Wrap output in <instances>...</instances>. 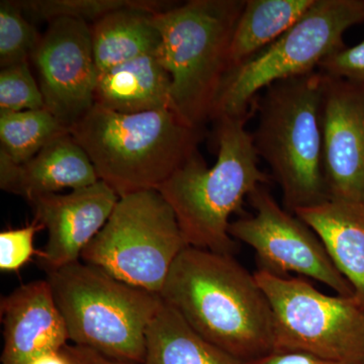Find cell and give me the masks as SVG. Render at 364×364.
Listing matches in <instances>:
<instances>
[{
  "label": "cell",
  "mask_w": 364,
  "mask_h": 364,
  "mask_svg": "<svg viewBox=\"0 0 364 364\" xmlns=\"http://www.w3.org/2000/svg\"><path fill=\"white\" fill-rule=\"evenodd\" d=\"M160 296L200 336L243 363L274 350L267 294L233 255L188 246Z\"/></svg>",
  "instance_id": "obj_1"
},
{
  "label": "cell",
  "mask_w": 364,
  "mask_h": 364,
  "mask_svg": "<svg viewBox=\"0 0 364 364\" xmlns=\"http://www.w3.org/2000/svg\"><path fill=\"white\" fill-rule=\"evenodd\" d=\"M243 116H223L217 123V162L212 167L196 152L157 191L173 210L191 247L233 255L236 241L230 236V217L258 186L268 183L259 168L252 135Z\"/></svg>",
  "instance_id": "obj_2"
},
{
  "label": "cell",
  "mask_w": 364,
  "mask_h": 364,
  "mask_svg": "<svg viewBox=\"0 0 364 364\" xmlns=\"http://www.w3.org/2000/svg\"><path fill=\"white\" fill-rule=\"evenodd\" d=\"M100 181L122 198L157 191L198 152L203 129L173 109L121 114L95 105L70 128Z\"/></svg>",
  "instance_id": "obj_3"
},
{
  "label": "cell",
  "mask_w": 364,
  "mask_h": 364,
  "mask_svg": "<svg viewBox=\"0 0 364 364\" xmlns=\"http://www.w3.org/2000/svg\"><path fill=\"white\" fill-rule=\"evenodd\" d=\"M325 75L318 70L277 81L254 100L252 135L258 157L272 170L284 208L316 207L329 200L323 171L321 124Z\"/></svg>",
  "instance_id": "obj_4"
},
{
  "label": "cell",
  "mask_w": 364,
  "mask_h": 364,
  "mask_svg": "<svg viewBox=\"0 0 364 364\" xmlns=\"http://www.w3.org/2000/svg\"><path fill=\"white\" fill-rule=\"evenodd\" d=\"M245 0H191L153 14L160 33L158 58L171 77L173 111L191 126L213 121L231 70L230 51Z\"/></svg>",
  "instance_id": "obj_5"
},
{
  "label": "cell",
  "mask_w": 364,
  "mask_h": 364,
  "mask_svg": "<svg viewBox=\"0 0 364 364\" xmlns=\"http://www.w3.org/2000/svg\"><path fill=\"white\" fill-rule=\"evenodd\" d=\"M46 279L71 344L116 360L145 363L146 334L163 305L160 294L83 261L47 272Z\"/></svg>",
  "instance_id": "obj_6"
},
{
  "label": "cell",
  "mask_w": 364,
  "mask_h": 364,
  "mask_svg": "<svg viewBox=\"0 0 364 364\" xmlns=\"http://www.w3.org/2000/svg\"><path fill=\"white\" fill-rule=\"evenodd\" d=\"M364 23V0H316L287 32L252 59L229 72L215 102L213 121L253 112V102L277 81L318 70L345 49L344 33Z\"/></svg>",
  "instance_id": "obj_7"
},
{
  "label": "cell",
  "mask_w": 364,
  "mask_h": 364,
  "mask_svg": "<svg viewBox=\"0 0 364 364\" xmlns=\"http://www.w3.org/2000/svg\"><path fill=\"white\" fill-rule=\"evenodd\" d=\"M186 247L173 210L153 189L119 198L81 259L124 284L160 294Z\"/></svg>",
  "instance_id": "obj_8"
},
{
  "label": "cell",
  "mask_w": 364,
  "mask_h": 364,
  "mask_svg": "<svg viewBox=\"0 0 364 364\" xmlns=\"http://www.w3.org/2000/svg\"><path fill=\"white\" fill-rule=\"evenodd\" d=\"M273 315L274 350L342 364H364V309L353 296H330L301 277L254 273Z\"/></svg>",
  "instance_id": "obj_9"
},
{
  "label": "cell",
  "mask_w": 364,
  "mask_h": 364,
  "mask_svg": "<svg viewBox=\"0 0 364 364\" xmlns=\"http://www.w3.org/2000/svg\"><path fill=\"white\" fill-rule=\"evenodd\" d=\"M248 198L255 213L231 223L229 234L253 249L259 270L279 277L296 273L340 296H353L350 284L335 267L312 228L280 207L264 186H258Z\"/></svg>",
  "instance_id": "obj_10"
},
{
  "label": "cell",
  "mask_w": 364,
  "mask_h": 364,
  "mask_svg": "<svg viewBox=\"0 0 364 364\" xmlns=\"http://www.w3.org/2000/svg\"><path fill=\"white\" fill-rule=\"evenodd\" d=\"M45 107L69 129L95 105L98 69L86 21H49L32 55Z\"/></svg>",
  "instance_id": "obj_11"
},
{
  "label": "cell",
  "mask_w": 364,
  "mask_h": 364,
  "mask_svg": "<svg viewBox=\"0 0 364 364\" xmlns=\"http://www.w3.org/2000/svg\"><path fill=\"white\" fill-rule=\"evenodd\" d=\"M321 124L329 200L364 205V83L325 75Z\"/></svg>",
  "instance_id": "obj_12"
},
{
  "label": "cell",
  "mask_w": 364,
  "mask_h": 364,
  "mask_svg": "<svg viewBox=\"0 0 364 364\" xmlns=\"http://www.w3.org/2000/svg\"><path fill=\"white\" fill-rule=\"evenodd\" d=\"M116 191L100 181L67 195L50 193L28 200L35 221L48 232L40 250V265L47 272L77 262L85 249L107 224L119 202Z\"/></svg>",
  "instance_id": "obj_13"
},
{
  "label": "cell",
  "mask_w": 364,
  "mask_h": 364,
  "mask_svg": "<svg viewBox=\"0 0 364 364\" xmlns=\"http://www.w3.org/2000/svg\"><path fill=\"white\" fill-rule=\"evenodd\" d=\"M1 364H26L68 344V332L47 279L35 280L1 299Z\"/></svg>",
  "instance_id": "obj_14"
},
{
  "label": "cell",
  "mask_w": 364,
  "mask_h": 364,
  "mask_svg": "<svg viewBox=\"0 0 364 364\" xmlns=\"http://www.w3.org/2000/svg\"><path fill=\"white\" fill-rule=\"evenodd\" d=\"M97 181L90 157L71 134L53 141L21 164L0 151V188L26 200L64 188H87Z\"/></svg>",
  "instance_id": "obj_15"
},
{
  "label": "cell",
  "mask_w": 364,
  "mask_h": 364,
  "mask_svg": "<svg viewBox=\"0 0 364 364\" xmlns=\"http://www.w3.org/2000/svg\"><path fill=\"white\" fill-rule=\"evenodd\" d=\"M324 243L335 267L364 309V205L329 200L294 213Z\"/></svg>",
  "instance_id": "obj_16"
},
{
  "label": "cell",
  "mask_w": 364,
  "mask_h": 364,
  "mask_svg": "<svg viewBox=\"0 0 364 364\" xmlns=\"http://www.w3.org/2000/svg\"><path fill=\"white\" fill-rule=\"evenodd\" d=\"M171 85L158 56L146 55L100 72L95 105L121 114L173 109Z\"/></svg>",
  "instance_id": "obj_17"
},
{
  "label": "cell",
  "mask_w": 364,
  "mask_h": 364,
  "mask_svg": "<svg viewBox=\"0 0 364 364\" xmlns=\"http://www.w3.org/2000/svg\"><path fill=\"white\" fill-rule=\"evenodd\" d=\"M153 14L121 9L90 26L98 73L146 55L158 56L161 38L153 23Z\"/></svg>",
  "instance_id": "obj_18"
},
{
  "label": "cell",
  "mask_w": 364,
  "mask_h": 364,
  "mask_svg": "<svg viewBox=\"0 0 364 364\" xmlns=\"http://www.w3.org/2000/svg\"><path fill=\"white\" fill-rule=\"evenodd\" d=\"M144 364H245L200 336L163 301L146 334Z\"/></svg>",
  "instance_id": "obj_19"
},
{
  "label": "cell",
  "mask_w": 364,
  "mask_h": 364,
  "mask_svg": "<svg viewBox=\"0 0 364 364\" xmlns=\"http://www.w3.org/2000/svg\"><path fill=\"white\" fill-rule=\"evenodd\" d=\"M315 1L246 0L232 40L231 70L252 59L282 37L305 16Z\"/></svg>",
  "instance_id": "obj_20"
},
{
  "label": "cell",
  "mask_w": 364,
  "mask_h": 364,
  "mask_svg": "<svg viewBox=\"0 0 364 364\" xmlns=\"http://www.w3.org/2000/svg\"><path fill=\"white\" fill-rule=\"evenodd\" d=\"M70 129L47 109L0 111V151L16 164L28 161Z\"/></svg>",
  "instance_id": "obj_21"
},
{
  "label": "cell",
  "mask_w": 364,
  "mask_h": 364,
  "mask_svg": "<svg viewBox=\"0 0 364 364\" xmlns=\"http://www.w3.org/2000/svg\"><path fill=\"white\" fill-rule=\"evenodd\" d=\"M16 2L23 14L48 21L64 18L95 23L107 14L121 9H142L151 13L167 9L165 2L152 0H23Z\"/></svg>",
  "instance_id": "obj_22"
},
{
  "label": "cell",
  "mask_w": 364,
  "mask_h": 364,
  "mask_svg": "<svg viewBox=\"0 0 364 364\" xmlns=\"http://www.w3.org/2000/svg\"><path fill=\"white\" fill-rule=\"evenodd\" d=\"M42 36L16 1H0V66L28 62Z\"/></svg>",
  "instance_id": "obj_23"
},
{
  "label": "cell",
  "mask_w": 364,
  "mask_h": 364,
  "mask_svg": "<svg viewBox=\"0 0 364 364\" xmlns=\"http://www.w3.org/2000/svg\"><path fill=\"white\" fill-rule=\"evenodd\" d=\"M45 109L44 98L28 62L4 67L0 71V111Z\"/></svg>",
  "instance_id": "obj_24"
},
{
  "label": "cell",
  "mask_w": 364,
  "mask_h": 364,
  "mask_svg": "<svg viewBox=\"0 0 364 364\" xmlns=\"http://www.w3.org/2000/svg\"><path fill=\"white\" fill-rule=\"evenodd\" d=\"M44 230L35 220L30 225L18 229L6 230L0 233V270L2 272H18L40 250L33 247V238Z\"/></svg>",
  "instance_id": "obj_25"
},
{
  "label": "cell",
  "mask_w": 364,
  "mask_h": 364,
  "mask_svg": "<svg viewBox=\"0 0 364 364\" xmlns=\"http://www.w3.org/2000/svg\"><path fill=\"white\" fill-rule=\"evenodd\" d=\"M318 70L330 77L364 83V41L330 55L318 64Z\"/></svg>",
  "instance_id": "obj_26"
},
{
  "label": "cell",
  "mask_w": 364,
  "mask_h": 364,
  "mask_svg": "<svg viewBox=\"0 0 364 364\" xmlns=\"http://www.w3.org/2000/svg\"><path fill=\"white\" fill-rule=\"evenodd\" d=\"M245 364H342L298 351H272Z\"/></svg>",
  "instance_id": "obj_27"
},
{
  "label": "cell",
  "mask_w": 364,
  "mask_h": 364,
  "mask_svg": "<svg viewBox=\"0 0 364 364\" xmlns=\"http://www.w3.org/2000/svg\"><path fill=\"white\" fill-rule=\"evenodd\" d=\"M63 351L70 364H138L109 358L97 351L78 345L68 343L64 347Z\"/></svg>",
  "instance_id": "obj_28"
},
{
  "label": "cell",
  "mask_w": 364,
  "mask_h": 364,
  "mask_svg": "<svg viewBox=\"0 0 364 364\" xmlns=\"http://www.w3.org/2000/svg\"><path fill=\"white\" fill-rule=\"evenodd\" d=\"M64 348V347H63ZM63 348L40 354L37 358L31 359L26 364H70Z\"/></svg>",
  "instance_id": "obj_29"
}]
</instances>
